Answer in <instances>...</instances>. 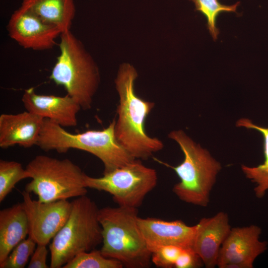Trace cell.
Segmentation results:
<instances>
[{"label": "cell", "mask_w": 268, "mask_h": 268, "mask_svg": "<svg viewBox=\"0 0 268 268\" xmlns=\"http://www.w3.org/2000/svg\"><path fill=\"white\" fill-rule=\"evenodd\" d=\"M203 264L192 248L183 249L175 263L176 268H195Z\"/></svg>", "instance_id": "obj_24"}, {"label": "cell", "mask_w": 268, "mask_h": 268, "mask_svg": "<svg viewBox=\"0 0 268 268\" xmlns=\"http://www.w3.org/2000/svg\"><path fill=\"white\" fill-rule=\"evenodd\" d=\"M44 119L27 111L0 116V147L16 144L29 148L37 145Z\"/></svg>", "instance_id": "obj_15"}, {"label": "cell", "mask_w": 268, "mask_h": 268, "mask_svg": "<svg viewBox=\"0 0 268 268\" xmlns=\"http://www.w3.org/2000/svg\"><path fill=\"white\" fill-rule=\"evenodd\" d=\"M157 179L155 170L135 159L101 177L86 174L84 181L87 188L109 193L119 206L137 208L155 187Z\"/></svg>", "instance_id": "obj_8"}, {"label": "cell", "mask_w": 268, "mask_h": 268, "mask_svg": "<svg viewBox=\"0 0 268 268\" xmlns=\"http://www.w3.org/2000/svg\"><path fill=\"white\" fill-rule=\"evenodd\" d=\"M137 75L129 64H123L118 70L115 80L119 96L115 132L118 142L134 158L145 160L164 145L158 138L150 137L145 132V121L154 103L135 94L134 84Z\"/></svg>", "instance_id": "obj_1"}, {"label": "cell", "mask_w": 268, "mask_h": 268, "mask_svg": "<svg viewBox=\"0 0 268 268\" xmlns=\"http://www.w3.org/2000/svg\"><path fill=\"white\" fill-rule=\"evenodd\" d=\"M192 249L207 268L217 266L220 249L231 229L228 214L219 211L197 224Z\"/></svg>", "instance_id": "obj_14"}, {"label": "cell", "mask_w": 268, "mask_h": 268, "mask_svg": "<svg viewBox=\"0 0 268 268\" xmlns=\"http://www.w3.org/2000/svg\"><path fill=\"white\" fill-rule=\"evenodd\" d=\"M119 261L107 258L100 250L81 253L63 266V268H122Z\"/></svg>", "instance_id": "obj_20"}, {"label": "cell", "mask_w": 268, "mask_h": 268, "mask_svg": "<svg viewBox=\"0 0 268 268\" xmlns=\"http://www.w3.org/2000/svg\"><path fill=\"white\" fill-rule=\"evenodd\" d=\"M9 37L25 49L44 51L52 49L62 31L20 6L11 15L7 25Z\"/></svg>", "instance_id": "obj_11"}, {"label": "cell", "mask_w": 268, "mask_h": 268, "mask_svg": "<svg viewBox=\"0 0 268 268\" xmlns=\"http://www.w3.org/2000/svg\"><path fill=\"white\" fill-rule=\"evenodd\" d=\"M21 6L62 32L70 30L75 15L74 0H22Z\"/></svg>", "instance_id": "obj_17"}, {"label": "cell", "mask_w": 268, "mask_h": 268, "mask_svg": "<svg viewBox=\"0 0 268 268\" xmlns=\"http://www.w3.org/2000/svg\"><path fill=\"white\" fill-rule=\"evenodd\" d=\"M168 137L178 143L184 155L183 162L175 166L156 159L172 169L180 178L173 188V193L184 202L207 206L216 176L221 169L220 163L183 131H172Z\"/></svg>", "instance_id": "obj_4"}, {"label": "cell", "mask_w": 268, "mask_h": 268, "mask_svg": "<svg viewBox=\"0 0 268 268\" xmlns=\"http://www.w3.org/2000/svg\"><path fill=\"white\" fill-rule=\"evenodd\" d=\"M237 127H243L249 129H254L260 132L264 137L265 160L257 166L248 167L242 165L241 169L247 178L255 183L254 192L256 197L261 199L268 191V128L255 125L247 118H241L236 124Z\"/></svg>", "instance_id": "obj_18"}, {"label": "cell", "mask_w": 268, "mask_h": 268, "mask_svg": "<svg viewBox=\"0 0 268 268\" xmlns=\"http://www.w3.org/2000/svg\"><path fill=\"white\" fill-rule=\"evenodd\" d=\"M195 5L196 10L201 12L207 19V27L213 40L217 38L218 29L216 26V19L222 12H236L240 2L228 5L221 4L218 0H190Z\"/></svg>", "instance_id": "obj_21"}, {"label": "cell", "mask_w": 268, "mask_h": 268, "mask_svg": "<svg viewBox=\"0 0 268 268\" xmlns=\"http://www.w3.org/2000/svg\"><path fill=\"white\" fill-rule=\"evenodd\" d=\"M261 228L256 225L231 229L219 251V268H252L256 258L267 249L268 243L260 240Z\"/></svg>", "instance_id": "obj_10"}, {"label": "cell", "mask_w": 268, "mask_h": 268, "mask_svg": "<svg viewBox=\"0 0 268 268\" xmlns=\"http://www.w3.org/2000/svg\"><path fill=\"white\" fill-rule=\"evenodd\" d=\"M21 100L26 111L64 128L77 125L76 115L81 108L68 94L64 96L39 94L31 87L24 90Z\"/></svg>", "instance_id": "obj_13"}, {"label": "cell", "mask_w": 268, "mask_h": 268, "mask_svg": "<svg viewBox=\"0 0 268 268\" xmlns=\"http://www.w3.org/2000/svg\"><path fill=\"white\" fill-rule=\"evenodd\" d=\"M21 194L29 223L28 237L37 245H47L67 221L71 202L67 200L41 202L33 200L25 190Z\"/></svg>", "instance_id": "obj_9"}, {"label": "cell", "mask_w": 268, "mask_h": 268, "mask_svg": "<svg viewBox=\"0 0 268 268\" xmlns=\"http://www.w3.org/2000/svg\"><path fill=\"white\" fill-rule=\"evenodd\" d=\"M183 248L175 245H164L151 252V262L162 268H174L175 263Z\"/></svg>", "instance_id": "obj_23"}, {"label": "cell", "mask_w": 268, "mask_h": 268, "mask_svg": "<svg viewBox=\"0 0 268 268\" xmlns=\"http://www.w3.org/2000/svg\"><path fill=\"white\" fill-rule=\"evenodd\" d=\"M116 119L101 130H88L72 134L48 119H44L37 145L45 151L66 153L70 149L89 152L103 163V174L122 167L135 159L117 140Z\"/></svg>", "instance_id": "obj_2"}, {"label": "cell", "mask_w": 268, "mask_h": 268, "mask_svg": "<svg viewBox=\"0 0 268 268\" xmlns=\"http://www.w3.org/2000/svg\"><path fill=\"white\" fill-rule=\"evenodd\" d=\"M28 234V220L23 202L0 211V265Z\"/></svg>", "instance_id": "obj_16"}, {"label": "cell", "mask_w": 268, "mask_h": 268, "mask_svg": "<svg viewBox=\"0 0 268 268\" xmlns=\"http://www.w3.org/2000/svg\"><path fill=\"white\" fill-rule=\"evenodd\" d=\"M136 208L119 206L99 209L102 246L106 257L120 262L128 268H146L151 264V253L140 231Z\"/></svg>", "instance_id": "obj_3"}, {"label": "cell", "mask_w": 268, "mask_h": 268, "mask_svg": "<svg viewBox=\"0 0 268 268\" xmlns=\"http://www.w3.org/2000/svg\"><path fill=\"white\" fill-rule=\"evenodd\" d=\"M28 264V268H47V259L48 251L47 245H37Z\"/></svg>", "instance_id": "obj_25"}, {"label": "cell", "mask_w": 268, "mask_h": 268, "mask_svg": "<svg viewBox=\"0 0 268 268\" xmlns=\"http://www.w3.org/2000/svg\"><path fill=\"white\" fill-rule=\"evenodd\" d=\"M29 178L26 169L14 161L0 160V202H2L20 181Z\"/></svg>", "instance_id": "obj_19"}, {"label": "cell", "mask_w": 268, "mask_h": 268, "mask_svg": "<svg viewBox=\"0 0 268 268\" xmlns=\"http://www.w3.org/2000/svg\"><path fill=\"white\" fill-rule=\"evenodd\" d=\"M60 37V53L49 78L64 87L82 110H88L100 82L98 67L70 30L62 32Z\"/></svg>", "instance_id": "obj_5"}, {"label": "cell", "mask_w": 268, "mask_h": 268, "mask_svg": "<svg viewBox=\"0 0 268 268\" xmlns=\"http://www.w3.org/2000/svg\"><path fill=\"white\" fill-rule=\"evenodd\" d=\"M36 243L30 237L18 243L11 251L6 260L0 265V268H23L33 254Z\"/></svg>", "instance_id": "obj_22"}, {"label": "cell", "mask_w": 268, "mask_h": 268, "mask_svg": "<svg viewBox=\"0 0 268 268\" xmlns=\"http://www.w3.org/2000/svg\"><path fill=\"white\" fill-rule=\"evenodd\" d=\"M137 222L151 253L164 245L192 248L197 224L189 226L180 220L166 221L154 217H138Z\"/></svg>", "instance_id": "obj_12"}, {"label": "cell", "mask_w": 268, "mask_h": 268, "mask_svg": "<svg viewBox=\"0 0 268 268\" xmlns=\"http://www.w3.org/2000/svg\"><path fill=\"white\" fill-rule=\"evenodd\" d=\"M25 169L31 180L26 185L25 191L36 195L39 201L67 200L87 194L86 174L68 159L38 155Z\"/></svg>", "instance_id": "obj_7"}, {"label": "cell", "mask_w": 268, "mask_h": 268, "mask_svg": "<svg viewBox=\"0 0 268 268\" xmlns=\"http://www.w3.org/2000/svg\"><path fill=\"white\" fill-rule=\"evenodd\" d=\"M68 218L49 246L50 268H60L78 254L95 249L102 242L99 208L86 195L72 202Z\"/></svg>", "instance_id": "obj_6"}]
</instances>
